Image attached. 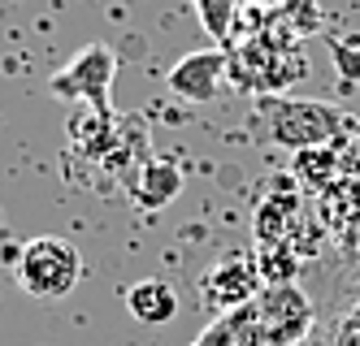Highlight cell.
Segmentation results:
<instances>
[{"mask_svg":"<svg viewBox=\"0 0 360 346\" xmlns=\"http://www.w3.org/2000/svg\"><path fill=\"white\" fill-rule=\"evenodd\" d=\"M13 277L22 286V295H31V299H65L83 281V255L70 238L39 234L31 243H22L13 260Z\"/></svg>","mask_w":360,"mask_h":346,"instance_id":"cell-1","label":"cell"},{"mask_svg":"<svg viewBox=\"0 0 360 346\" xmlns=\"http://www.w3.org/2000/svg\"><path fill=\"white\" fill-rule=\"evenodd\" d=\"M265 121H269L274 143L295 147V152L321 147V143L334 139V130H339V113H334L330 104H317V100H269Z\"/></svg>","mask_w":360,"mask_h":346,"instance_id":"cell-2","label":"cell"},{"mask_svg":"<svg viewBox=\"0 0 360 346\" xmlns=\"http://www.w3.org/2000/svg\"><path fill=\"white\" fill-rule=\"evenodd\" d=\"M117 78V52L109 44H87L61 74H53V95L83 100V109H109V87Z\"/></svg>","mask_w":360,"mask_h":346,"instance_id":"cell-3","label":"cell"},{"mask_svg":"<svg viewBox=\"0 0 360 346\" xmlns=\"http://www.w3.org/2000/svg\"><path fill=\"white\" fill-rule=\"evenodd\" d=\"M256 290H261V269H256L252 260H239V255L217 260L213 269L200 273V299H204L209 312L239 307V303H248L256 295Z\"/></svg>","mask_w":360,"mask_h":346,"instance_id":"cell-4","label":"cell"},{"mask_svg":"<svg viewBox=\"0 0 360 346\" xmlns=\"http://www.w3.org/2000/svg\"><path fill=\"white\" fill-rule=\"evenodd\" d=\"M221 74H226L221 48H200V52H187V57L174 61V69L165 74V87L187 104H209L221 87Z\"/></svg>","mask_w":360,"mask_h":346,"instance_id":"cell-5","label":"cell"},{"mask_svg":"<svg viewBox=\"0 0 360 346\" xmlns=\"http://www.w3.org/2000/svg\"><path fill=\"white\" fill-rule=\"evenodd\" d=\"M265 329L278 338V342H295L304 329H308V321H313V316H308V299L300 295V290L287 281V286H278V290H269L265 295Z\"/></svg>","mask_w":360,"mask_h":346,"instance_id":"cell-6","label":"cell"},{"mask_svg":"<svg viewBox=\"0 0 360 346\" xmlns=\"http://www.w3.org/2000/svg\"><path fill=\"white\" fill-rule=\"evenodd\" d=\"M126 312L143 325H169L178 316V290L165 277H143L126 290Z\"/></svg>","mask_w":360,"mask_h":346,"instance_id":"cell-7","label":"cell"},{"mask_svg":"<svg viewBox=\"0 0 360 346\" xmlns=\"http://www.w3.org/2000/svg\"><path fill=\"white\" fill-rule=\"evenodd\" d=\"M178 191H183V173H178L174 165H161V161H143L135 169V182H131V195L135 204H143L148 212L165 208Z\"/></svg>","mask_w":360,"mask_h":346,"instance_id":"cell-8","label":"cell"},{"mask_svg":"<svg viewBox=\"0 0 360 346\" xmlns=\"http://www.w3.org/2000/svg\"><path fill=\"white\" fill-rule=\"evenodd\" d=\"M243 0H195V18L204 26V35H213L217 44H226L235 35V18H239Z\"/></svg>","mask_w":360,"mask_h":346,"instance_id":"cell-9","label":"cell"}]
</instances>
